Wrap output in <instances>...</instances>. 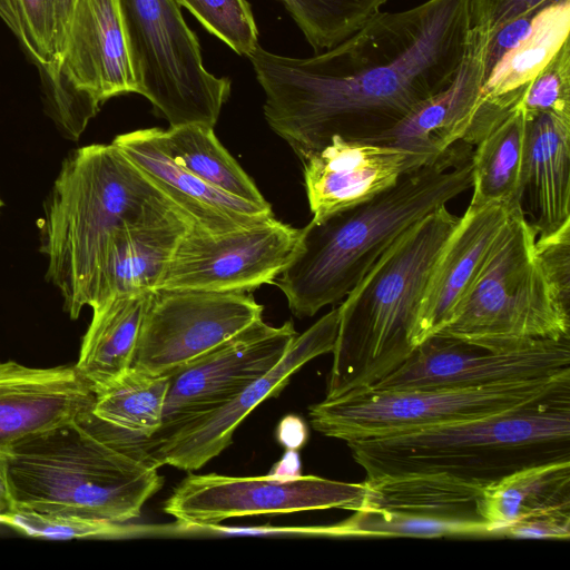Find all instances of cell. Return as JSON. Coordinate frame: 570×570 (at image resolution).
Instances as JSON below:
<instances>
[{
  "instance_id": "cell-39",
  "label": "cell",
  "mask_w": 570,
  "mask_h": 570,
  "mask_svg": "<svg viewBox=\"0 0 570 570\" xmlns=\"http://www.w3.org/2000/svg\"><path fill=\"white\" fill-rule=\"evenodd\" d=\"M534 16L514 19L500 27L489 37L485 57L488 75L499 59L525 37Z\"/></svg>"
},
{
  "instance_id": "cell-16",
  "label": "cell",
  "mask_w": 570,
  "mask_h": 570,
  "mask_svg": "<svg viewBox=\"0 0 570 570\" xmlns=\"http://www.w3.org/2000/svg\"><path fill=\"white\" fill-rule=\"evenodd\" d=\"M338 328V307L297 334L281 361L220 407L197 417L146 450L157 468L170 465L187 472L203 468L233 442L242 421L263 401L274 397L311 360L332 353Z\"/></svg>"
},
{
  "instance_id": "cell-13",
  "label": "cell",
  "mask_w": 570,
  "mask_h": 570,
  "mask_svg": "<svg viewBox=\"0 0 570 570\" xmlns=\"http://www.w3.org/2000/svg\"><path fill=\"white\" fill-rule=\"evenodd\" d=\"M263 311L250 293L155 289L130 367L170 376L263 318Z\"/></svg>"
},
{
  "instance_id": "cell-4",
  "label": "cell",
  "mask_w": 570,
  "mask_h": 570,
  "mask_svg": "<svg viewBox=\"0 0 570 570\" xmlns=\"http://www.w3.org/2000/svg\"><path fill=\"white\" fill-rule=\"evenodd\" d=\"M345 443L367 480L445 475L487 488L523 468L570 461V383L504 413Z\"/></svg>"
},
{
  "instance_id": "cell-15",
  "label": "cell",
  "mask_w": 570,
  "mask_h": 570,
  "mask_svg": "<svg viewBox=\"0 0 570 570\" xmlns=\"http://www.w3.org/2000/svg\"><path fill=\"white\" fill-rule=\"evenodd\" d=\"M296 336L292 321L272 326L261 318L170 375L161 426L145 451L271 371Z\"/></svg>"
},
{
  "instance_id": "cell-23",
  "label": "cell",
  "mask_w": 570,
  "mask_h": 570,
  "mask_svg": "<svg viewBox=\"0 0 570 570\" xmlns=\"http://www.w3.org/2000/svg\"><path fill=\"white\" fill-rule=\"evenodd\" d=\"M191 218L175 208L127 223L109 238L91 284L88 306L111 296L155 291Z\"/></svg>"
},
{
  "instance_id": "cell-2",
  "label": "cell",
  "mask_w": 570,
  "mask_h": 570,
  "mask_svg": "<svg viewBox=\"0 0 570 570\" xmlns=\"http://www.w3.org/2000/svg\"><path fill=\"white\" fill-rule=\"evenodd\" d=\"M459 142L371 199L301 228L275 279L295 316L343 301L401 234L472 187L471 146Z\"/></svg>"
},
{
  "instance_id": "cell-30",
  "label": "cell",
  "mask_w": 570,
  "mask_h": 570,
  "mask_svg": "<svg viewBox=\"0 0 570 570\" xmlns=\"http://www.w3.org/2000/svg\"><path fill=\"white\" fill-rule=\"evenodd\" d=\"M311 534L328 537L441 538L491 535L484 524L423 518L396 511L358 509L335 524L309 528Z\"/></svg>"
},
{
  "instance_id": "cell-37",
  "label": "cell",
  "mask_w": 570,
  "mask_h": 570,
  "mask_svg": "<svg viewBox=\"0 0 570 570\" xmlns=\"http://www.w3.org/2000/svg\"><path fill=\"white\" fill-rule=\"evenodd\" d=\"M562 0H469L471 27L489 37L503 24Z\"/></svg>"
},
{
  "instance_id": "cell-34",
  "label": "cell",
  "mask_w": 570,
  "mask_h": 570,
  "mask_svg": "<svg viewBox=\"0 0 570 570\" xmlns=\"http://www.w3.org/2000/svg\"><path fill=\"white\" fill-rule=\"evenodd\" d=\"M0 520L32 537L111 538L127 532L126 527L120 523L17 509L0 517Z\"/></svg>"
},
{
  "instance_id": "cell-36",
  "label": "cell",
  "mask_w": 570,
  "mask_h": 570,
  "mask_svg": "<svg viewBox=\"0 0 570 570\" xmlns=\"http://www.w3.org/2000/svg\"><path fill=\"white\" fill-rule=\"evenodd\" d=\"M540 264L560 302L570 309V223L535 238Z\"/></svg>"
},
{
  "instance_id": "cell-19",
  "label": "cell",
  "mask_w": 570,
  "mask_h": 570,
  "mask_svg": "<svg viewBox=\"0 0 570 570\" xmlns=\"http://www.w3.org/2000/svg\"><path fill=\"white\" fill-rule=\"evenodd\" d=\"M419 156L392 146L333 137L303 164L313 220L362 204L424 165Z\"/></svg>"
},
{
  "instance_id": "cell-18",
  "label": "cell",
  "mask_w": 570,
  "mask_h": 570,
  "mask_svg": "<svg viewBox=\"0 0 570 570\" xmlns=\"http://www.w3.org/2000/svg\"><path fill=\"white\" fill-rule=\"evenodd\" d=\"M96 393L75 366L29 367L0 362V458L92 411Z\"/></svg>"
},
{
  "instance_id": "cell-8",
  "label": "cell",
  "mask_w": 570,
  "mask_h": 570,
  "mask_svg": "<svg viewBox=\"0 0 570 570\" xmlns=\"http://www.w3.org/2000/svg\"><path fill=\"white\" fill-rule=\"evenodd\" d=\"M138 94L170 127H215L230 80L210 73L176 0H119Z\"/></svg>"
},
{
  "instance_id": "cell-35",
  "label": "cell",
  "mask_w": 570,
  "mask_h": 570,
  "mask_svg": "<svg viewBox=\"0 0 570 570\" xmlns=\"http://www.w3.org/2000/svg\"><path fill=\"white\" fill-rule=\"evenodd\" d=\"M519 108L524 118L544 112L570 116L569 41L529 83Z\"/></svg>"
},
{
  "instance_id": "cell-27",
  "label": "cell",
  "mask_w": 570,
  "mask_h": 570,
  "mask_svg": "<svg viewBox=\"0 0 570 570\" xmlns=\"http://www.w3.org/2000/svg\"><path fill=\"white\" fill-rule=\"evenodd\" d=\"M155 129L160 149L176 164L215 188L263 207H269L254 180L220 144L214 128L187 124Z\"/></svg>"
},
{
  "instance_id": "cell-1",
  "label": "cell",
  "mask_w": 570,
  "mask_h": 570,
  "mask_svg": "<svg viewBox=\"0 0 570 570\" xmlns=\"http://www.w3.org/2000/svg\"><path fill=\"white\" fill-rule=\"evenodd\" d=\"M471 27L469 0H425L371 18L307 58L259 45L247 57L264 117L304 163L337 136L374 142L456 75Z\"/></svg>"
},
{
  "instance_id": "cell-28",
  "label": "cell",
  "mask_w": 570,
  "mask_h": 570,
  "mask_svg": "<svg viewBox=\"0 0 570 570\" xmlns=\"http://www.w3.org/2000/svg\"><path fill=\"white\" fill-rule=\"evenodd\" d=\"M524 126L523 112L518 108L475 145L470 205L519 203Z\"/></svg>"
},
{
  "instance_id": "cell-7",
  "label": "cell",
  "mask_w": 570,
  "mask_h": 570,
  "mask_svg": "<svg viewBox=\"0 0 570 570\" xmlns=\"http://www.w3.org/2000/svg\"><path fill=\"white\" fill-rule=\"evenodd\" d=\"M537 235L517 206L453 320L439 333L485 343L570 336V309L535 252Z\"/></svg>"
},
{
  "instance_id": "cell-44",
  "label": "cell",
  "mask_w": 570,
  "mask_h": 570,
  "mask_svg": "<svg viewBox=\"0 0 570 570\" xmlns=\"http://www.w3.org/2000/svg\"><path fill=\"white\" fill-rule=\"evenodd\" d=\"M3 205L4 204H3V200H2L1 195H0V212H1L2 207H3Z\"/></svg>"
},
{
  "instance_id": "cell-12",
  "label": "cell",
  "mask_w": 570,
  "mask_h": 570,
  "mask_svg": "<svg viewBox=\"0 0 570 570\" xmlns=\"http://www.w3.org/2000/svg\"><path fill=\"white\" fill-rule=\"evenodd\" d=\"M367 493L365 481H335L315 475L227 476L217 473L184 478L164 511L185 529L209 528L240 517L311 510H358Z\"/></svg>"
},
{
  "instance_id": "cell-9",
  "label": "cell",
  "mask_w": 570,
  "mask_h": 570,
  "mask_svg": "<svg viewBox=\"0 0 570 570\" xmlns=\"http://www.w3.org/2000/svg\"><path fill=\"white\" fill-rule=\"evenodd\" d=\"M570 383V373L475 389L373 391L324 399L309 406L314 430L343 440L380 438L504 413Z\"/></svg>"
},
{
  "instance_id": "cell-22",
  "label": "cell",
  "mask_w": 570,
  "mask_h": 570,
  "mask_svg": "<svg viewBox=\"0 0 570 570\" xmlns=\"http://www.w3.org/2000/svg\"><path fill=\"white\" fill-rule=\"evenodd\" d=\"M525 119L519 206L537 237L570 223V116Z\"/></svg>"
},
{
  "instance_id": "cell-24",
  "label": "cell",
  "mask_w": 570,
  "mask_h": 570,
  "mask_svg": "<svg viewBox=\"0 0 570 570\" xmlns=\"http://www.w3.org/2000/svg\"><path fill=\"white\" fill-rule=\"evenodd\" d=\"M151 292L115 295L91 306L73 366L95 392L130 368Z\"/></svg>"
},
{
  "instance_id": "cell-33",
  "label": "cell",
  "mask_w": 570,
  "mask_h": 570,
  "mask_svg": "<svg viewBox=\"0 0 570 570\" xmlns=\"http://www.w3.org/2000/svg\"><path fill=\"white\" fill-rule=\"evenodd\" d=\"M17 27L20 45L37 67L40 85L50 77L55 62L56 12L53 0H4Z\"/></svg>"
},
{
  "instance_id": "cell-43",
  "label": "cell",
  "mask_w": 570,
  "mask_h": 570,
  "mask_svg": "<svg viewBox=\"0 0 570 570\" xmlns=\"http://www.w3.org/2000/svg\"><path fill=\"white\" fill-rule=\"evenodd\" d=\"M0 18L3 20V22L8 26V28L16 36V33H17L16 22L12 17V13L9 10L8 6L6 4L4 0H0Z\"/></svg>"
},
{
  "instance_id": "cell-38",
  "label": "cell",
  "mask_w": 570,
  "mask_h": 570,
  "mask_svg": "<svg viewBox=\"0 0 570 570\" xmlns=\"http://www.w3.org/2000/svg\"><path fill=\"white\" fill-rule=\"evenodd\" d=\"M499 535L517 539L568 540L570 510H554L531 515L504 528Z\"/></svg>"
},
{
  "instance_id": "cell-42",
  "label": "cell",
  "mask_w": 570,
  "mask_h": 570,
  "mask_svg": "<svg viewBox=\"0 0 570 570\" xmlns=\"http://www.w3.org/2000/svg\"><path fill=\"white\" fill-rule=\"evenodd\" d=\"M12 510V502L7 483L3 459L0 458V517Z\"/></svg>"
},
{
  "instance_id": "cell-29",
  "label": "cell",
  "mask_w": 570,
  "mask_h": 570,
  "mask_svg": "<svg viewBox=\"0 0 570 570\" xmlns=\"http://www.w3.org/2000/svg\"><path fill=\"white\" fill-rule=\"evenodd\" d=\"M170 376L130 367L96 391L92 413L104 422L139 438H151L161 426Z\"/></svg>"
},
{
  "instance_id": "cell-10",
  "label": "cell",
  "mask_w": 570,
  "mask_h": 570,
  "mask_svg": "<svg viewBox=\"0 0 570 570\" xmlns=\"http://www.w3.org/2000/svg\"><path fill=\"white\" fill-rule=\"evenodd\" d=\"M41 92L47 115L73 141L107 100L138 94L119 0L75 1L62 58Z\"/></svg>"
},
{
  "instance_id": "cell-41",
  "label": "cell",
  "mask_w": 570,
  "mask_h": 570,
  "mask_svg": "<svg viewBox=\"0 0 570 570\" xmlns=\"http://www.w3.org/2000/svg\"><path fill=\"white\" fill-rule=\"evenodd\" d=\"M277 438L289 450H297L306 442V425L301 417L287 416L279 423Z\"/></svg>"
},
{
  "instance_id": "cell-31",
  "label": "cell",
  "mask_w": 570,
  "mask_h": 570,
  "mask_svg": "<svg viewBox=\"0 0 570 570\" xmlns=\"http://www.w3.org/2000/svg\"><path fill=\"white\" fill-rule=\"evenodd\" d=\"M314 51L341 43L371 18L387 0H282Z\"/></svg>"
},
{
  "instance_id": "cell-11",
  "label": "cell",
  "mask_w": 570,
  "mask_h": 570,
  "mask_svg": "<svg viewBox=\"0 0 570 570\" xmlns=\"http://www.w3.org/2000/svg\"><path fill=\"white\" fill-rule=\"evenodd\" d=\"M570 373V336L484 343L434 334L373 391L475 389Z\"/></svg>"
},
{
  "instance_id": "cell-14",
  "label": "cell",
  "mask_w": 570,
  "mask_h": 570,
  "mask_svg": "<svg viewBox=\"0 0 570 570\" xmlns=\"http://www.w3.org/2000/svg\"><path fill=\"white\" fill-rule=\"evenodd\" d=\"M299 233L301 228L274 216L220 234L193 224L156 289L250 293L275 282L291 259Z\"/></svg>"
},
{
  "instance_id": "cell-3",
  "label": "cell",
  "mask_w": 570,
  "mask_h": 570,
  "mask_svg": "<svg viewBox=\"0 0 570 570\" xmlns=\"http://www.w3.org/2000/svg\"><path fill=\"white\" fill-rule=\"evenodd\" d=\"M146 440L92 411L16 446L4 459L12 509L124 524L163 485Z\"/></svg>"
},
{
  "instance_id": "cell-6",
  "label": "cell",
  "mask_w": 570,
  "mask_h": 570,
  "mask_svg": "<svg viewBox=\"0 0 570 570\" xmlns=\"http://www.w3.org/2000/svg\"><path fill=\"white\" fill-rule=\"evenodd\" d=\"M460 217L441 206L409 227L338 306L325 399L361 393L401 366L415 350L422 294Z\"/></svg>"
},
{
  "instance_id": "cell-21",
  "label": "cell",
  "mask_w": 570,
  "mask_h": 570,
  "mask_svg": "<svg viewBox=\"0 0 570 570\" xmlns=\"http://www.w3.org/2000/svg\"><path fill=\"white\" fill-rule=\"evenodd\" d=\"M111 144L205 232L227 233L274 216L272 206L226 194L176 164L158 146L154 128L118 135Z\"/></svg>"
},
{
  "instance_id": "cell-40",
  "label": "cell",
  "mask_w": 570,
  "mask_h": 570,
  "mask_svg": "<svg viewBox=\"0 0 570 570\" xmlns=\"http://www.w3.org/2000/svg\"><path fill=\"white\" fill-rule=\"evenodd\" d=\"M55 1V12H56V45H55V62L50 77L43 83H41V89L47 87L53 79L57 68L62 58L70 19L75 6L76 0H53Z\"/></svg>"
},
{
  "instance_id": "cell-26",
  "label": "cell",
  "mask_w": 570,
  "mask_h": 570,
  "mask_svg": "<svg viewBox=\"0 0 570 570\" xmlns=\"http://www.w3.org/2000/svg\"><path fill=\"white\" fill-rule=\"evenodd\" d=\"M570 510V461L531 465L488 485L478 512L493 535L531 515Z\"/></svg>"
},
{
  "instance_id": "cell-25",
  "label": "cell",
  "mask_w": 570,
  "mask_h": 570,
  "mask_svg": "<svg viewBox=\"0 0 570 570\" xmlns=\"http://www.w3.org/2000/svg\"><path fill=\"white\" fill-rule=\"evenodd\" d=\"M364 481L367 493L360 509L484 524L490 529L478 512L484 487L445 475H400Z\"/></svg>"
},
{
  "instance_id": "cell-20",
  "label": "cell",
  "mask_w": 570,
  "mask_h": 570,
  "mask_svg": "<svg viewBox=\"0 0 570 570\" xmlns=\"http://www.w3.org/2000/svg\"><path fill=\"white\" fill-rule=\"evenodd\" d=\"M489 35L470 27L461 65L446 88L416 106L374 142L410 151L424 161L461 141L488 77Z\"/></svg>"
},
{
  "instance_id": "cell-5",
  "label": "cell",
  "mask_w": 570,
  "mask_h": 570,
  "mask_svg": "<svg viewBox=\"0 0 570 570\" xmlns=\"http://www.w3.org/2000/svg\"><path fill=\"white\" fill-rule=\"evenodd\" d=\"M175 208L111 142L85 145L63 158L43 202L39 250L47 261L46 279L58 289L70 318L88 306L111 235L127 223Z\"/></svg>"
},
{
  "instance_id": "cell-32",
  "label": "cell",
  "mask_w": 570,
  "mask_h": 570,
  "mask_svg": "<svg viewBox=\"0 0 570 570\" xmlns=\"http://www.w3.org/2000/svg\"><path fill=\"white\" fill-rule=\"evenodd\" d=\"M213 36L239 56L248 57L258 46V31L246 0H176Z\"/></svg>"
},
{
  "instance_id": "cell-17",
  "label": "cell",
  "mask_w": 570,
  "mask_h": 570,
  "mask_svg": "<svg viewBox=\"0 0 570 570\" xmlns=\"http://www.w3.org/2000/svg\"><path fill=\"white\" fill-rule=\"evenodd\" d=\"M517 206L519 203L469 204L428 277L414 330L415 347L453 320Z\"/></svg>"
}]
</instances>
